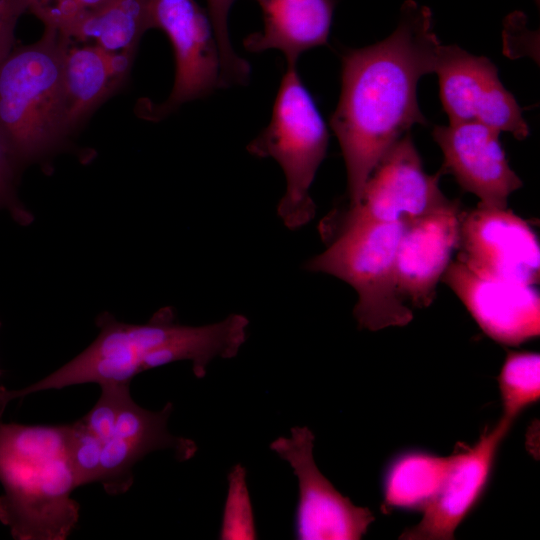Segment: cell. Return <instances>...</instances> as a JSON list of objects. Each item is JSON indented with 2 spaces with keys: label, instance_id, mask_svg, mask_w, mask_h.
Instances as JSON below:
<instances>
[{
  "label": "cell",
  "instance_id": "e0dca14e",
  "mask_svg": "<svg viewBox=\"0 0 540 540\" xmlns=\"http://www.w3.org/2000/svg\"><path fill=\"white\" fill-rule=\"evenodd\" d=\"M262 12L263 29L243 40L251 53L275 49L287 64H296L309 49L327 44L335 0H255Z\"/></svg>",
  "mask_w": 540,
  "mask_h": 540
},
{
  "label": "cell",
  "instance_id": "4fadbf2b",
  "mask_svg": "<svg viewBox=\"0 0 540 540\" xmlns=\"http://www.w3.org/2000/svg\"><path fill=\"white\" fill-rule=\"evenodd\" d=\"M512 424V421L501 417L494 427L484 429L474 445L457 446L438 494L421 511L422 518L419 523L406 529L400 539L455 538L457 527L486 489L498 449Z\"/></svg>",
  "mask_w": 540,
  "mask_h": 540
},
{
  "label": "cell",
  "instance_id": "52a82bcc",
  "mask_svg": "<svg viewBox=\"0 0 540 540\" xmlns=\"http://www.w3.org/2000/svg\"><path fill=\"white\" fill-rule=\"evenodd\" d=\"M328 142L326 123L296 64H287L270 121L248 144L247 151L256 157L272 158L282 168L286 190L277 212L289 229L296 230L315 216L316 206L309 191Z\"/></svg>",
  "mask_w": 540,
  "mask_h": 540
},
{
  "label": "cell",
  "instance_id": "ffe728a7",
  "mask_svg": "<svg viewBox=\"0 0 540 540\" xmlns=\"http://www.w3.org/2000/svg\"><path fill=\"white\" fill-rule=\"evenodd\" d=\"M150 0H109L101 9L84 17L65 34L110 52L136 54L143 34L150 29Z\"/></svg>",
  "mask_w": 540,
  "mask_h": 540
},
{
  "label": "cell",
  "instance_id": "d4e9b609",
  "mask_svg": "<svg viewBox=\"0 0 540 540\" xmlns=\"http://www.w3.org/2000/svg\"><path fill=\"white\" fill-rule=\"evenodd\" d=\"M22 166L0 134V210H6L22 226L32 223L34 217L17 195Z\"/></svg>",
  "mask_w": 540,
  "mask_h": 540
},
{
  "label": "cell",
  "instance_id": "484cf974",
  "mask_svg": "<svg viewBox=\"0 0 540 540\" xmlns=\"http://www.w3.org/2000/svg\"><path fill=\"white\" fill-rule=\"evenodd\" d=\"M29 5L30 0H0V61L13 49L17 22Z\"/></svg>",
  "mask_w": 540,
  "mask_h": 540
},
{
  "label": "cell",
  "instance_id": "44dd1931",
  "mask_svg": "<svg viewBox=\"0 0 540 540\" xmlns=\"http://www.w3.org/2000/svg\"><path fill=\"white\" fill-rule=\"evenodd\" d=\"M503 408L502 417L514 422L517 416L540 397V355L510 351L497 377Z\"/></svg>",
  "mask_w": 540,
  "mask_h": 540
},
{
  "label": "cell",
  "instance_id": "5bb4252c",
  "mask_svg": "<svg viewBox=\"0 0 540 540\" xmlns=\"http://www.w3.org/2000/svg\"><path fill=\"white\" fill-rule=\"evenodd\" d=\"M481 330L494 341L518 346L540 334V297L534 285L477 275L459 260L442 279Z\"/></svg>",
  "mask_w": 540,
  "mask_h": 540
},
{
  "label": "cell",
  "instance_id": "277c9868",
  "mask_svg": "<svg viewBox=\"0 0 540 540\" xmlns=\"http://www.w3.org/2000/svg\"><path fill=\"white\" fill-rule=\"evenodd\" d=\"M94 406L68 424L70 452L79 487L100 483L109 495L126 493L134 482L133 467L147 454L171 450L178 461L192 458L198 447L168 430L173 404L159 411L139 406L130 383L99 385Z\"/></svg>",
  "mask_w": 540,
  "mask_h": 540
},
{
  "label": "cell",
  "instance_id": "6da1fadb",
  "mask_svg": "<svg viewBox=\"0 0 540 540\" xmlns=\"http://www.w3.org/2000/svg\"><path fill=\"white\" fill-rule=\"evenodd\" d=\"M440 45L430 9L407 1L391 35L343 54L341 94L330 126L346 166L349 205L360 200L369 176L394 143L413 125L427 123L417 85L434 73Z\"/></svg>",
  "mask_w": 540,
  "mask_h": 540
},
{
  "label": "cell",
  "instance_id": "30bf717a",
  "mask_svg": "<svg viewBox=\"0 0 540 540\" xmlns=\"http://www.w3.org/2000/svg\"><path fill=\"white\" fill-rule=\"evenodd\" d=\"M290 434L276 438L270 449L290 465L297 477L296 539H361L375 520L372 512L356 506L320 472L313 457L315 436L307 426L292 427Z\"/></svg>",
  "mask_w": 540,
  "mask_h": 540
},
{
  "label": "cell",
  "instance_id": "8fae6325",
  "mask_svg": "<svg viewBox=\"0 0 540 540\" xmlns=\"http://www.w3.org/2000/svg\"><path fill=\"white\" fill-rule=\"evenodd\" d=\"M434 73L449 123L477 122L517 140L529 126L514 96L503 86L490 59L475 56L457 45H440Z\"/></svg>",
  "mask_w": 540,
  "mask_h": 540
},
{
  "label": "cell",
  "instance_id": "9c48e42d",
  "mask_svg": "<svg viewBox=\"0 0 540 540\" xmlns=\"http://www.w3.org/2000/svg\"><path fill=\"white\" fill-rule=\"evenodd\" d=\"M149 24L168 37L176 68L170 95L151 107L149 118L160 119L222 88L220 50L208 11L195 0H150Z\"/></svg>",
  "mask_w": 540,
  "mask_h": 540
},
{
  "label": "cell",
  "instance_id": "d6986e66",
  "mask_svg": "<svg viewBox=\"0 0 540 540\" xmlns=\"http://www.w3.org/2000/svg\"><path fill=\"white\" fill-rule=\"evenodd\" d=\"M452 462V454L439 456L412 451L390 464L384 478L381 509L422 511L438 494Z\"/></svg>",
  "mask_w": 540,
  "mask_h": 540
},
{
  "label": "cell",
  "instance_id": "cb8c5ba5",
  "mask_svg": "<svg viewBox=\"0 0 540 540\" xmlns=\"http://www.w3.org/2000/svg\"><path fill=\"white\" fill-rule=\"evenodd\" d=\"M109 0H30L29 11L64 35L84 17L101 9Z\"/></svg>",
  "mask_w": 540,
  "mask_h": 540
},
{
  "label": "cell",
  "instance_id": "ba28073f",
  "mask_svg": "<svg viewBox=\"0 0 540 540\" xmlns=\"http://www.w3.org/2000/svg\"><path fill=\"white\" fill-rule=\"evenodd\" d=\"M441 173L430 175L406 133L384 154L369 176L360 200L322 221L321 232L354 223L407 222L447 205Z\"/></svg>",
  "mask_w": 540,
  "mask_h": 540
},
{
  "label": "cell",
  "instance_id": "3957f363",
  "mask_svg": "<svg viewBox=\"0 0 540 540\" xmlns=\"http://www.w3.org/2000/svg\"><path fill=\"white\" fill-rule=\"evenodd\" d=\"M0 522L17 540H65L79 519L68 424L0 421Z\"/></svg>",
  "mask_w": 540,
  "mask_h": 540
},
{
  "label": "cell",
  "instance_id": "ac0fdd59",
  "mask_svg": "<svg viewBox=\"0 0 540 540\" xmlns=\"http://www.w3.org/2000/svg\"><path fill=\"white\" fill-rule=\"evenodd\" d=\"M72 43V41H71ZM70 43L64 60L67 125L71 134L127 78L135 54Z\"/></svg>",
  "mask_w": 540,
  "mask_h": 540
},
{
  "label": "cell",
  "instance_id": "603a6c76",
  "mask_svg": "<svg viewBox=\"0 0 540 540\" xmlns=\"http://www.w3.org/2000/svg\"><path fill=\"white\" fill-rule=\"evenodd\" d=\"M235 0H207L208 13L220 50L222 87L246 84L251 72L249 63L235 52L228 32V14Z\"/></svg>",
  "mask_w": 540,
  "mask_h": 540
},
{
  "label": "cell",
  "instance_id": "5b68a950",
  "mask_svg": "<svg viewBox=\"0 0 540 540\" xmlns=\"http://www.w3.org/2000/svg\"><path fill=\"white\" fill-rule=\"evenodd\" d=\"M72 39L45 26L0 61V134L22 167L59 151L67 125L64 60Z\"/></svg>",
  "mask_w": 540,
  "mask_h": 540
},
{
  "label": "cell",
  "instance_id": "4316f807",
  "mask_svg": "<svg viewBox=\"0 0 540 540\" xmlns=\"http://www.w3.org/2000/svg\"><path fill=\"white\" fill-rule=\"evenodd\" d=\"M0 328H1V321H0ZM5 388L0 386V392L3 391Z\"/></svg>",
  "mask_w": 540,
  "mask_h": 540
},
{
  "label": "cell",
  "instance_id": "7c38bea8",
  "mask_svg": "<svg viewBox=\"0 0 540 540\" xmlns=\"http://www.w3.org/2000/svg\"><path fill=\"white\" fill-rule=\"evenodd\" d=\"M457 260L477 275L535 285L540 247L530 225L511 210L479 206L463 213Z\"/></svg>",
  "mask_w": 540,
  "mask_h": 540
},
{
  "label": "cell",
  "instance_id": "7402d4cb",
  "mask_svg": "<svg viewBox=\"0 0 540 540\" xmlns=\"http://www.w3.org/2000/svg\"><path fill=\"white\" fill-rule=\"evenodd\" d=\"M254 513L246 481V470L235 465L228 474V491L219 538L256 539Z\"/></svg>",
  "mask_w": 540,
  "mask_h": 540
},
{
  "label": "cell",
  "instance_id": "8992f818",
  "mask_svg": "<svg viewBox=\"0 0 540 540\" xmlns=\"http://www.w3.org/2000/svg\"><path fill=\"white\" fill-rule=\"evenodd\" d=\"M405 222H362L322 233L329 246L305 268L335 276L353 287V314L360 328L378 331L405 326L413 313L401 297L396 274L398 246Z\"/></svg>",
  "mask_w": 540,
  "mask_h": 540
},
{
  "label": "cell",
  "instance_id": "9a60e30c",
  "mask_svg": "<svg viewBox=\"0 0 540 540\" xmlns=\"http://www.w3.org/2000/svg\"><path fill=\"white\" fill-rule=\"evenodd\" d=\"M499 132L477 122L435 126L432 136L442 150V171L480 200L479 206L507 208L509 196L522 181L509 166Z\"/></svg>",
  "mask_w": 540,
  "mask_h": 540
},
{
  "label": "cell",
  "instance_id": "2e32d148",
  "mask_svg": "<svg viewBox=\"0 0 540 540\" xmlns=\"http://www.w3.org/2000/svg\"><path fill=\"white\" fill-rule=\"evenodd\" d=\"M462 211L457 200L405 222L396 257L401 297L419 308L432 304L436 288L458 248Z\"/></svg>",
  "mask_w": 540,
  "mask_h": 540
},
{
  "label": "cell",
  "instance_id": "7a4b0ae2",
  "mask_svg": "<svg viewBox=\"0 0 540 540\" xmlns=\"http://www.w3.org/2000/svg\"><path fill=\"white\" fill-rule=\"evenodd\" d=\"M95 323L97 338L75 358L28 387L1 391L0 417L16 398L78 384L130 383L141 372L177 361L191 362L195 377L204 378L215 358L238 354L249 326L242 314L203 326L182 325L169 306L159 309L145 324L120 322L109 312L99 314Z\"/></svg>",
  "mask_w": 540,
  "mask_h": 540
}]
</instances>
